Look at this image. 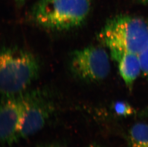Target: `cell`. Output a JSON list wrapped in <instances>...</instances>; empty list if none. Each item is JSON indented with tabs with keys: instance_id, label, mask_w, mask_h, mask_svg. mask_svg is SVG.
Instances as JSON below:
<instances>
[{
	"instance_id": "obj_2",
	"label": "cell",
	"mask_w": 148,
	"mask_h": 147,
	"mask_svg": "<svg viewBox=\"0 0 148 147\" xmlns=\"http://www.w3.org/2000/svg\"><path fill=\"white\" fill-rule=\"evenodd\" d=\"M40 67L33 54L15 47H4L0 56V89L3 99L18 96L38 78Z\"/></svg>"
},
{
	"instance_id": "obj_8",
	"label": "cell",
	"mask_w": 148,
	"mask_h": 147,
	"mask_svg": "<svg viewBox=\"0 0 148 147\" xmlns=\"http://www.w3.org/2000/svg\"><path fill=\"white\" fill-rule=\"evenodd\" d=\"M132 147H148V125L143 123L135 124L130 132Z\"/></svg>"
},
{
	"instance_id": "obj_6",
	"label": "cell",
	"mask_w": 148,
	"mask_h": 147,
	"mask_svg": "<svg viewBox=\"0 0 148 147\" xmlns=\"http://www.w3.org/2000/svg\"><path fill=\"white\" fill-rule=\"evenodd\" d=\"M23 94L3 99L1 101L0 136L1 143L4 145L10 146L20 139L25 114Z\"/></svg>"
},
{
	"instance_id": "obj_11",
	"label": "cell",
	"mask_w": 148,
	"mask_h": 147,
	"mask_svg": "<svg viewBox=\"0 0 148 147\" xmlns=\"http://www.w3.org/2000/svg\"><path fill=\"white\" fill-rule=\"evenodd\" d=\"M36 147H67L64 145L58 143H51L41 145Z\"/></svg>"
},
{
	"instance_id": "obj_14",
	"label": "cell",
	"mask_w": 148,
	"mask_h": 147,
	"mask_svg": "<svg viewBox=\"0 0 148 147\" xmlns=\"http://www.w3.org/2000/svg\"><path fill=\"white\" fill-rule=\"evenodd\" d=\"M86 147H100V146H98L96 144H92L90 145L89 146Z\"/></svg>"
},
{
	"instance_id": "obj_10",
	"label": "cell",
	"mask_w": 148,
	"mask_h": 147,
	"mask_svg": "<svg viewBox=\"0 0 148 147\" xmlns=\"http://www.w3.org/2000/svg\"><path fill=\"white\" fill-rule=\"evenodd\" d=\"M138 56L141 64V72L148 78V45Z\"/></svg>"
},
{
	"instance_id": "obj_7",
	"label": "cell",
	"mask_w": 148,
	"mask_h": 147,
	"mask_svg": "<svg viewBox=\"0 0 148 147\" xmlns=\"http://www.w3.org/2000/svg\"><path fill=\"white\" fill-rule=\"evenodd\" d=\"M118 63L119 71L125 84L132 88L135 81L141 72V64L138 54L125 53L115 60Z\"/></svg>"
},
{
	"instance_id": "obj_4",
	"label": "cell",
	"mask_w": 148,
	"mask_h": 147,
	"mask_svg": "<svg viewBox=\"0 0 148 147\" xmlns=\"http://www.w3.org/2000/svg\"><path fill=\"white\" fill-rule=\"evenodd\" d=\"M70 68L77 78L87 82L103 80L110 70L109 56L97 46H88L74 50L70 56Z\"/></svg>"
},
{
	"instance_id": "obj_9",
	"label": "cell",
	"mask_w": 148,
	"mask_h": 147,
	"mask_svg": "<svg viewBox=\"0 0 148 147\" xmlns=\"http://www.w3.org/2000/svg\"><path fill=\"white\" fill-rule=\"evenodd\" d=\"M113 108L116 114L121 117H127L134 112V109L130 104L125 101L116 102L114 105Z\"/></svg>"
},
{
	"instance_id": "obj_13",
	"label": "cell",
	"mask_w": 148,
	"mask_h": 147,
	"mask_svg": "<svg viewBox=\"0 0 148 147\" xmlns=\"http://www.w3.org/2000/svg\"><path fill=\"white\" fill-rule=\"evenodd\" d=\"M15 1L18 4H22L23 3H24L25 0H15Z\"/></svg>"
},
{
	"instance_id": "obj_5",
	"label": "cell",
	"mask_w": 148,
	"mask_h": 147,
	"mask_svg": "<svg viewBox=\"0 0 148 147\" xmlns=\"http://www.w3.org/2000/svg\"><path fill=\"white\" fill-rule=\"evenodd\" d=\"M25 114L20 138H26L45 126L54 110V105L43 92L34 91L23 93Z\"/></svg>"
},
{
	"instance_id": "obj_3",
	"label": "cell",
	"mask_w": 148,
	"mask_h": 147,
	"mask_svg": "<svg viewBox=\"0 0 148 147\" xmlns=\"http://www.w3.org/2000/svg\"><path fill=\"white\" fill-rule=\"evenodd\" d=\"M91 9V0H39L31 9V17L41 27L65 31L84 24Z\"/></svg>"
},
{
	"instance_id": "obj_12",
	"label": "cell",
	"mask_w": 148,
	"mask_h": 147,
	"mask_svg": "<svg viewBox=\"0 0 148 147\" xmlns=\"http://www.w3.org/2000/svg\"><path fill=\"white\" fill-rule=\"evenodd\" d=\"M137 1L139 3L148 6V0H137Z\"/></svg>"
},
{
	"instance_id": "obj_1",
	"label": "cell",
	"mask_w": 148,
	"mask_h": 147,
	"mask_svg": "<svg viewBox=\"0 0 148 147\" xmlns=\"http://www.w3.org/2000/svg\"><path fill=\"white\" fill-rule=\"evenodd\" d=\"M98 35L114 60L124 53L139 55L148 45V22L141 17L119 14L108 20Z\"/></svg>"
}]
</instances>
